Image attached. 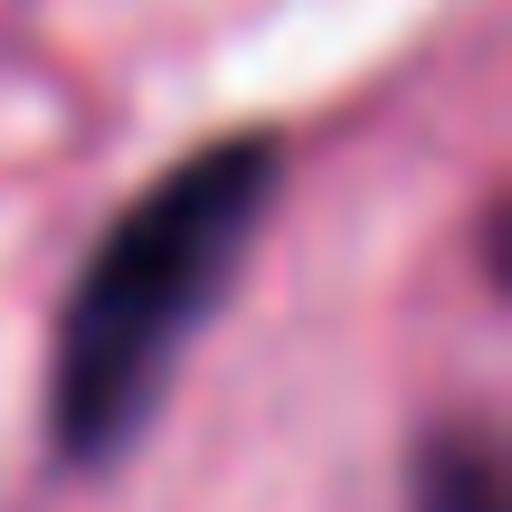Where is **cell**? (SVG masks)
Masks as SVG:
<instances>
[{"mask_svg": "<svg viewBox=\"0 0 512 512\" xmlns=\"http://www.w3.org/2000/svg\"><path fill=\"white\" fill-rule=\"evenodd\" d=\"M266 200H275V143L228 133V143H200L152 200L114 219V238L76 275L48 351V446L76 475L114 465L152 427L171 361L228 294Z\"/></svg>", "mask_w": 512, "mask_h": 512, "instance_id": "cell-1", "label": "cell"}, {"mask_svg": "<svg viewBox=\"0 0 512 512\" xmlns=\"http://www.w3.org/2000/svg\"><path fill=\"white\" fill-rule=\"evenodd\" d=\"M418 512H503V475L494 446L475 427H437L418 446Z\"/></svg>", "mask_w": 512, "mask_h": 512, "instance_id": "cell-2", "label": "cell"}]
</instances>
